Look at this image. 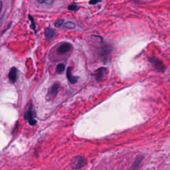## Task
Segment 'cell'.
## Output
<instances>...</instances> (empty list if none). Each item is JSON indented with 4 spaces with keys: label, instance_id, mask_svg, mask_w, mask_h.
Returning a JSON list of instances; mask_svg holds the SVG:
<instances>
[{
    "label": "cell",
    "instance_id": "obj_8",
    "mask_svg": "<svg viewBox=\"0 0 170 170\" xmlns=\"http://www.w3.org/2000/svg\"><path fill=\"white\" fill-rule=\"evenodd\" d=\"M67 77L68 78V81L70 82L71 84H75L77 83L78 81V77H73L71 73V68L68 67L67 70Z\"/></svg>",
    "mask_w": 170,
    "mask_h": 170
},
{
    "label": "cell",
    "instance_id": "obj_2",
    "mask_svg": "<svg viewBox=\"0 0 170 170\" xmlns=\"http://www.w3.org/2000/svg\"><path fill=\"white\" fill-rule=\"evenodd\" d=\"M85 165H86V159L82 156L74 157L71 162V166L74 169H80Z\"/></svg>",
    "mask_w": 170,
    "mask_h": 170
},
{
    "label": "cell",
    "instance_id": "obj_3",
    "mask_svg": "<svg viewBox=\"0 0 170 170\" xmlns=\"http://www.w3.org/2000/svg\"><path fill=\"white\" fill-rule=\"evenodd\" d=\"M149 61L153 65L156 70L162 72L165 71V67L162 61H161L160 59H157L156 57H154V56H152V57L149 58Z\"/></svg>",
    "mask_w": 170,
    "mask_h": 170
},
{
    "label": "cell",
    "instance_id": "obj_10",
    "mask_svg": "<svg viewBox=\"0 0 170 170\" xmlns=\"http://www.w3.org/2000/svg\"><path fill=\"white\" fill-rule=\"evenodd\" d=\"M111 47H109L108 45H106L105 47H102V49L100 53V55H101V56H102V57L106 58L109 55L110 52H111Z\"/></svg>",
    "mask_w": 170,
    "mask_h": 170
},
{
    "label": "cell",
    "instance_id": "obj_12",
    "mask_svg": "<svg viewBox=\"0 0 170 170\" xmlns=\"http://www.w3.org/2000/svg\"><path fill=\"white\" fill-rule=\"evenodd\" d=\"M65 69V65L62 64V63H61V64H59L57 65V67H56V71L58 74H62V72H64Z\"/></svg>",
    "mask_w": 170,
    "mask_h": 170
},
{
    "label": "cell",
    "instance_id": "obj_5",
    "mask_svg": "<svg viewBox=\"0 0 170 170\" xmlns=\"http://www.w3.org/2000/svg\"><path fill=\"white\" fill-rule=\"evenodd\" d=\"M107 68L105 67H101L99 68V69L95 71V77H96V80L99 82L105 79L107 74Z\"/></svg>",
    "mask_w": 170,
    "mask_h": 170
},
{
    "label": "cell",
    "instance_id": "obj_15",
    "mask_svg": "<svg viewBox=\"0 0 170 170\" xmlns=\"http://www.w3.org/2000/svg\"><path fill=\"white\" fill-rule=\"evenodd\" d=\"M68 9L71 11H77L78 9H79V7H78V6L77 5L72 4V5H69L68 7Z\"/></svg>",
    "mask_w": 170,
    "mask_h": 170
},
{
    "label": "cell",
    "instance_id": "obj_7",
    "mask_svg": "<svg viewBox=\"0 0 170 170\" xmlns=\"http://www.w3.org/2000/svg\"><path fill=\"white\" fill-rule=\"evenodd\" d=\"M17 69L15 67H13L11 68V69L10 70L9 72V78L11 83H15L17 81Z\"/></svg>",
    "mask_w": 170,
    "mask_h": 170
},
{
    "label": "cell",
    "instance_id": "obj_4",
    "mask_svg": "<svg viewBox=\"0 0 170 170\" xmlns=\"http://www.w3.org/2000/svg\"><path fill=\"white\" fill-rule=\"evenodd\" d=\"M24 118L26 120L29 122V124L31 126H35L37 124V120L34 118L33 114V107L31 106L29 109L27 110V112L25 113Z\"/></svg>",
    "mask_w": 170,
    "mask_h": 170
},
{
    "label": "cell",
    "instance_id": "obj_1",
    "mask_svg": "<svg viewBox=\"0 0 170 170\" xmlns=\"http://www.w3.org/2000/svg\"><path fill=\"white\" fill-rule=\"evenodd\" d=\"M60 87H61V84H60L59 82H56V83H55L50 87L46 97L47 100H51L55 98L59 93Z\"/></svg>",
    "mask_w": 170,
    "mask_h": 170
},
{
    "label": "cell",
    "instance_id": "obj_6",
    "mask_svg": "<svg viewBox=\"0 0 170 170\" xmlns=\"http://www.w3.org/2000/svg\"><path fill=\"white\" fill-rule=\"evenodd\" d=\"M72 48L71 44L68 43H64L61 44L57 49V53L59 55L65 54L66 53L68 52Z\"/></svg>",
    "mask_w": 170,
    "mask_h": 170
},
{
    "label": "cell",
    "instance_id": "obj_16",
    "mask_svg": "<svg viewBox=\"0 0 170 170\" xmlns=\"http://www.w3.org/2000/svg\"><path fill=\"white\" fill-rule=\"evenodd\" d=\"M29 19L31 21V24H32V28L35 30V22H34L33 18L31 17V15H29Z\"/></svg>",
    "mask_w": 170,
    "mask_h": 170
},
{
    "label": "cell",
    "instance_id": "obj_17",
    "mask_svg": "<svg viewBox=\"0 0 170 170\" xmlns=\"http://www.w3.org/2000/svg\"><path fill=\"white\" fill-rule=\"evenodd\" d=\"M99 2H100V1H91L89 2V4H96Z\"/></svg>",
    "mask_w": 170,
    "mask_h": 170
},
{
    "label": "cell",
    "instance_id": "obj_9",
    "mask_svg": "<svg viewBox=\"0 0 170 170\" xmlns=\"http://www.w3.org/2000/svg\"><path fill=\"white\" fill-rule=\"evenodd\" d=\"M55 31L53 30V29L50 27L48 28H46L45 31V35L46 37V39L47 40H51V39L53 38V37L55 36Z\"/></svg>",
    "mask_w": 170,
    "mask_h": 170
},
{
    "label": "cell",
    "instance_id": "obj_14",
    "mask_svg": "<svg viewBox=\"0 0 170 170\" xmlns=\"http://www.w3.org/2000/svg\"><path fill=\"white\" fill-rule=\"evenodd\" d=\"M64 20H59L55 22V26L56 27H61L64 24Z\"/></svg>",
    "mask_w": 170,
    "mask_h": 170
},
{
    "label": "cell",
    "instance_id": "obj_11",
    "mask_svg": "<svg viewBox=\"0 0 170 170\" xmlns=\"http://www.w3.org/2000/svg\"><path fill=\"white\" fill-rule=\"evenodd\" d=\"M143 159V156H138L137 158L135 160V162L134 163V164L132 165V170H135L136 169H137V168L138 166L140 165V163L142 161Z\"/></svg>",
    "mask_w": 170,
    "mask_h": 170
},
{
    "label": "cell",
    "instance_id": "obj_13",
    "mask_svg": "<svg viewBox=\"0 0 170 170\" xmlns=\"http://www.w3.org/2000/svg\"><path fill=\"white\" fill-rule=\"evenodd\" d=\"M64 26L65 27L68 28V29H73V28L75 27V24L72 23V22L71 21H68L65 24Z\"/></svg>",
    "mask_w": 170,
    "mask_h": 170
}]
</instances>
